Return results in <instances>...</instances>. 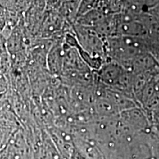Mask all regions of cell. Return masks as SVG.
<instances>
[{
    "label": "cell",
    "instance_id": "1",
    "mask_svg": "<svg viewBox=\"0 0 159 159\" xmlns=\"http://www.w3.org/2000/svg\"><path fill=\"white\" fill-rule=\"evenodd\" d=\"M150 45L145 38L114 35L105 39L108 60L119 63L126 70L135 57L149 52Z\"/></svg>",
    "mask_w": 159,
    "mask_h": 159
},
{
    "label": "cell",
    "instance_id": "2",
    "mask_svg": "<svg viewBox=\"0 0 159 159\" xmlns=\"http://www.w3.org/2000/svg\"><path fill=\"white\" fill-rule=\"evenodd\" d=\"M125 71L126 69L119 63L108 60L96 72L101 83L110 88H114L120 80Z\"/></svg>",
    "mask_w": 159,
    "mask_h": 159
},
{
    "label": "cell",
    "instance_id": "3",
    "mask_svg": "<svg viewBox=\"0 0 159 159\" xmlns=\"http://www.w3.org/2000/svg\"><path fill=\"white\" fill-rule=\"evenodd\" d=\"M64 39L52 43L49 49L47 57V66L49 72L54 76L59 77L62 72L63 67V57H64V49H63Z\"/></svg>",
    "mask_w": 159,
    "mask_h": 159
},
{
    "label": "cell",
    "instance_id": "4",
    "mask_svg": "<svg viewBox=\"0 0 159 159\" xmlns=\"http://www.w3.org/2000/svg\"><path fill=\"white\" fill-rule=\"evenodd\" d=\"M147 34L148 29L144 24L137 20H132L119 22L115 35L146 38Z\"/></svg>",
    "mask_w": 159,
    "mask_h": 159
},
{
    "label": "cell",
    "instance_id": "5",
    "mask_svg": "<svg viewBox=\"0 0 159 159\" xmlns=\"http://www.w3.org/2000/svg\"><path fill=\"white\" fill-rule=\"evenodd\" d=\"M98 0H80L77 17L94 9Z\"/></svg>",
    "mask_w": 159,
    "mask_h": 159
},
{
    "label": "cell",
    "instance_id": "6",
    "mask_svg": "<svg viewBox=\"0 0 159 159\" xmlns=\"http://www.w3.org/2000/svg\"><path fill=\"white\" fill-rule=\"evenodd\" d=\"M149 52L153 56L156 61L159 63V43H151L149 49Z\"/></svg>",
    "mask_w": 159,
    "mask_h": 159
}]
</instances>
